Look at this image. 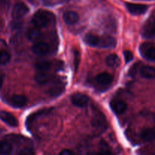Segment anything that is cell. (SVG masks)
Returning <instances> with one entry per match:
<instances>
[{"instance_id":"6da1fadb","label":"cell","mask_w":155,"mask_h":155,"mask_svg":"<svg viewBox=\"0 0 155 155\" xmlns=\"http://www.w3.org/2000/svg\"><path fill=\"white\" fill-rule=\"evenodd\" d=\"M55 22V16L53 13L46 10H39L32 18V24L36 27L42 28L51 25Z\"/></svg>"},{"instance_id":"7a4b0ae2","label":"cell","mask_w":155,"mask_h":155,"mask_svg":"<svg viewBox=\"0 0 155 155\" xmlns=\"http://www.w3.org/2000/svg\"><path fill=\"white\" fill-rule=\"evenodd\" d=\"M140 54L144 58L151 61H154L155 60V48L154 44L150 42L142 43L139 47Z\"/></svg>"},{"instance_id":"3957f363","label":"cell","mask_w":155,"mask_h":155,"mask_svg":"<svg viewBox=\"0 0 155 155\" xmlns=\"http://www.w3.org/2000/svg\"><path fill=\"white\" fill-rule=\"evenodd\" d=\"M29 8L24 3L19 2L16 3L14 6L13 9H12V16L14 20L15 21H18L21 20L28 13Z\"/></svg>"},{"instance_id":"277c9868","label":"cell","mask_w":155,"mask_h":155,"mask_svg":"<svg viewBox=\"0 0 155 155\" xmlns=\"http://www.w3.org/2000/svg\"><path fill=\"white\" fill-rule=\"evenodd\" d=\"M142 36L146 39H151L154 36V16L152 15L151 18L145 22L142 27Z\"/></svg>"},{"instance_id":"5b68a950","label":"cell","mask_w":155,"mask_h":155,"mask_svg":"<svg viewBox=\"0 0 155 155\" xmlns=\"http://www.w3.org/2000/svg\"><path fill=\"white\" fill-rule=\"evenodd\" d=\"M71 103L74 106H76V107H83L88 104L89 101V98L87 95H85V94L77 92V93L74 94L71 96Z\"/></svg>"},{"instance_id":"8992f818","label":"cell","mask_w":155,"mask_h":155,"mask_svg":"<svg viewBox=\"0 0 155 155\" xmlns=\"http://www.w3.org/2000/svg\"><path fill=\"white\" fill-rule=\"evenodd\" d=\"M106 122L104 116L99 111L94 112L93 113V119H92V126L94 128L97 130H104L106 128Z\"/></svg>"},{"instance_id":"52a82bcc","label":"cell","mask_w":155,"mask_h":155,"mask_svg":"<svg viewBox=\"0 0 155 155\" xmlns=\"http://www.w3.org/2000/svg\"><path fill=\"white\" fill-rule=\"evenodd\" d=\"M127 8L132 15H141L145 14L148 10V6L142 4H135V3H127Z\"/></svg>"},{"instance_id":"ba28073f","label":"cell","mask_w":155,"mask_h":155,"mask_svg":"<svg viewBox=\"0 0 155 155\" xmlns=\"http://www.w3.org/2000/svg\"><path fill=\"white\" fill-rule=\"evenodd\" d=\"M49 45L45 42H39L34 44L32 47V51L38 56H45L49 52Z\"/></svg>"},{"instance_id":"9c48e42d","label":"cell","mask_w":155,"mask_h":155,"mask_svg":"<svg viewBox=\"0 0 155 155\" xmlns=\"http://www.w3.org/2000/svg\"><path fill=\"white\" fill-rule=\"evenodd\" d=\"M110 108L116 114H122L127 110V104L121 100H113L110 104Z\"/></svg>"},{"instance_id":"30bf717a","label":"cell","mask_w":155,"mask_h":155,"mask_svg":"<svg viewBox=\"0 0 155 155\" xmlns=\"http://www.w3.org/2000/svg\"><path fill=\"white\" fill-rule=\"evenodd\" d=\"M0 119L12 127H16L18 126V120L13 114L7 111H0Z\"/></svg>"},{"instance_id":"8fae6325","label":"cell","mask_w":155,"mask_h":155,"mask_svg":"<svg viewBox=\"0 0 155 155\" xmlns=\"http://www.w3.org/2000/svg\"><path fill=\"white\" fill-rule=\"evenodd\" d=\"M64 90V84L60 80H56L53 82L49 89V93L51 96L57 97L60 95Z\"/></svg>"},{"instance_id":"7c38bea8","label":"cell","mask_w":155,"mask_h":155,"mask_svg":"<svg viewBox=\"0 0 155 155\" xmlns=\"http://www.w3.org/2000/svg\"><path fill=\"white\" fill-rule=\"evenodd\" d=\"M9 101H10V104H12L14 107L21 108V107H24V106L27 104L28 100H27V97H25L24 95H13V96L10 98Z\"/></svg>"},{"instance_id":"4fadbf2b","label":"cell","mask_w":155,"mask_h":155,"mask_svg":"<svg viewBox=\"0 0 155 155\" xmlns=\"http://www.w3.org/2000/svg\"><path fill=\"white\" fill-rule=\"evenodd\" d=\"M117 42L114 38L109 35H105L100 37L99 46L105 48H114L116 46Z\"/></svg>"},{"instance_id":"5bb4252c","label":"cell","mask_w":155,"mask_h":155,"mask_svg":"<svg viewBox=\"0 0 155 155\" xmlns=\"http://www.w3.org/2000/svg\"><path fill=\"white\" fill-rule=\"evenodd\" d=\"M63 19L64 22L68 25H74L77 24L79 21V15L77 12L69 11L64 14Z\"/></svg>"},{"instance_id":"9a60e30c","label":"cell","mask_w":155,"mask_h":155,"mask_svg":"<svg viewBox=\"0 0 155 155\" xmlns=\"http://www.w3.org/2000/svg\"><path fill=\"white\" fill-rule=\"evenodd\" d=\"M51 80V76L48 71H38L35 75V80L39 84L43 85L48 83Z\"/></svg>"},{"instance_id":"2e32d148","label":"cell","mask_w":155,"mask_h":155,"mask_svg":"<svg viewBox=\"0 0 155 155\" xmlns=\"http://www.w3.org/2000/svg\"><path fill=\"white\" fill-rule=\"evenodd\" d=\"M97 83L102 86H107L111 83L112 80H113V77L110 75L108 73H101V74H98L95 78Z\"/></svg>"},{"instance_id":"e0dca14e","label":"cell","mask_w":155,"mask_h":155,"mask_svg":"<svg viewBox=\"0 0 155 155\" xmlns=\"http://www.w3.org/2000/svg\"><path fill=\"white\" fill-rule=\"evenodd\" d=\"M41 34H42V33H41L40 28L34 26L33 27H31L27 30V37L31 42H34V41L38 40L40 38Z\"/></svg>"},{"instance_id":"ac0fdd59","label":"cell","mask_w":155,"mask_h":155,"mask_svg":"<svg viewBox=\"0 0 155 155\" xmlns=\"http://www.w3.org/2000/svg\"><path fill=\"white\" fill-rule=\"evenodd\" d=\"M140 74L142 77L145 79H154L155 76V71L153 67L143 66L140 68Z\"/></svg>"},{"instance_id":"d6986e66","label":"cell","mask_w":155,"mask_h":155,"mask_svg":"<svg viewBox=\"0 0 155 155\" xmlns=\"http://www.w3.org/2000/svg\"><path fill=\"white\" fill-rule=\"evenodd\" d=\"M84 41L87 45L90 46H98L100 42V37L95 35L91 34V33H88L85 36Z\"/></svg>"},{"instance_id":"ffe728a7","label":"cell","mask_w":155,"mask_h":155,"mask_svg":"<svg viewBox=\"0 0 155 155\" xmlns=\"http://www.w3.org/2000/svg\"><path fill=\"white\" fill-rule=\"evenodd\" d=\"M141 139L145 142H152L154 139V131L151 128H147L141 133Z\"/></svg>"},{"instance_id":"44dd1931","label":"cell","mask_w":155,"mask_h":155,"mask_svg":"<svg viewBox=\"0 0 155 155\" xmlns=\"http://www.w3.org/2000/svg\"><path fill=\"white\" fill-rule=\"evenodd\" d=\"M106 63L109 67L111 68H117L120 66V58L117 54H109L106 58Z\"/></svg>"},{"instance_id":"7402d4cb","label":"cell","mask_w":155,"mask_h":155,"mask_svg":"<svg viewBox=\"0 0 155 155\" xmlns=\"http://www.w3.org/2000/svg\"><path fill=\"white\" fill-rule=\"evenodd\" d=\"M12 152V145L10 142L6 141L0 142V154H9Z\"/></svg>"},{"instance_id":"603a6c76","label":"cell","mask_w":155,"mask_h":155,"mask_svg":"<svg viewBox=\"0 0 155 155\" xmlns=\"http://www.w3.org/2000/svg\"><path fill=\"white\" fill-rule=\"evenodd\" d=\"M52 66V63L48 61H42L36 64V68L38 71H48Z\"/></svg>"},{"instance_id":"cb8c5ba5","label":"cell","mask_w":155,"mask_h":155,"mask_svg":"<svg viewBox=\"0 0 155 155\" xmlns=\"http://www.w3.org/2000/svg\"><path fill=\"white\" fill-rule=\"evenodd\" d=\"M47 112H48V110H40V111H39V112H36V113H35V114H33L30 115V117H27V123H26V124H27V127H30V126H31V124H33V121H34L38 117L41 116V115L47 113Z\"/></svg>"},{"instance_id":"d4e9b609","label":"cell","mask_w":155,"mask_h":155,"mask_svg":"<svg viewBox=\"0 0 155 155\" xmlns=\"http://www.w3.org/2000/svg\"><path fill=\"white\" fill-rule=\"evenodd\" d=\"M11 60V55L5 50L0 51V65H5Z\"/></svg>"},{"instance_id":"484cf974","label":"cell","mask_w":155,"mask_h":155,"mask_svg":"<svg viewBox=\"0 0 155 155\" xmlns=\"http://www.w3.org/2000/svg\"><path fill=\"white\" fill-rule=\"evenodd\" d=\"M74 70H75V71L77 72V70H78L79 65H80V52H79L77 50H74Z\"/></svg>"},{"instance_id":"4316f807","label":"cell","mask_w":155,"mask_h":155,"mask_svg":"<svg viewBox=\"0 0 155 155\" xmlns=\"http://www.w3.org/2000/svg\"><path fill=\"white\" fill-rule=\"evenodd\" d=\"M140 64L141 63H136L133 65L131 68H130V71H129V74H130V77H134L137 74L138 71L139 70V68H140Z\"/></svg>"},{"instance_id":"83f0119b","label":"cell","mask_w":155,"mask_h":155,"mask_svg":"<svg viewBox=\"0 0 155 155\" xmlns=\"http://www.w3.org/2000/svg\"><path fill=\"white\" fill-rule=\"evenodd\" d=\"M124 58H125V61H126V63H129V62L133 61V54L131 51L126 50V51H124Z\"/></svg>"},{"instance_id":"f1b7e54d","label":"cell","mask_w":155,"mask_h":155,"mask_svg":"<svg viewBox=\"0 0 155 155\" xmlns=\"http://www.w3.org/2000/svg\"><path fill=\"white\" fill-rule=\"evenodd\" d=\"M34 154V151H33V149L31 148H24V149L21 150L19 152V154L21 155H30Z\"/></svg>"},{"instance_id":"f546056e","label":"cell","mask_w":155,"mask_h":155,"mask_svg":"<svg viewBox=\"0 0 155 155\" xmlns=\"http://www.w3.org/2000/svg\"><path fill=\"white\" fill-rule=\"evenodd\" d=\"M60 154L61 155H71V154H74V152L69 149H64L62 151H61Z\"/></svg>"},{"instance_id":"4dcf8cb0","label":"cell","mask_w":155,"mask_h":155,"mask_svg":"<svg viewBox=\"0 0 155 155\" xmlns=\"http://www.w3.org/2000/svg\"><path fill=\"white\" fill-rule=\"evenodd\" d=\"M3 81H4V74L2 71H0V89H1L2 86Z\"/></svg>"},{"instance_id":"1f68e13d","label":"cell","mask_w":155,"mask_h":155,"mask_svg":"<svg viewBox=\"0 0 155 155\" xmlns=\"http://www.w3.org/2000/svg\"><path fill=\"white\" fill-rule=\"evenodd\" d=\"M2 22L0 21V31H1V30H2Z\"/></svg>"}]
</instances>
